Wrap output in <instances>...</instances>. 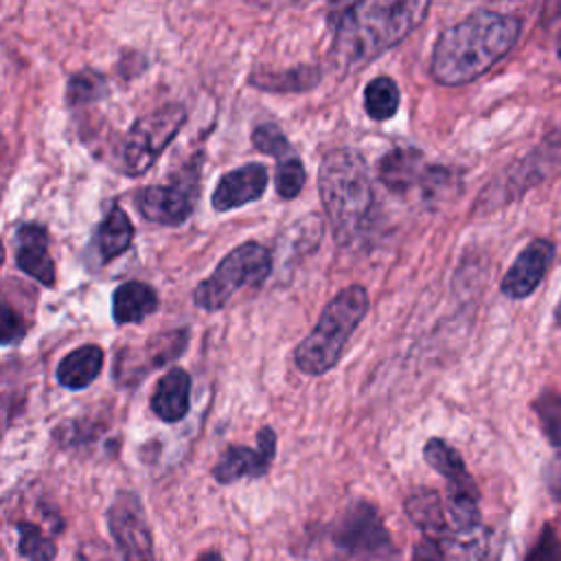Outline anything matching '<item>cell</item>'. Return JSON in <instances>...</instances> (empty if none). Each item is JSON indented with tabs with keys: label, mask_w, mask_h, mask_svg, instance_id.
<instances>
[{
	"label": "cell",
	"mask_w": 561,
	"mask_h": 561,
	"mask_svg": "<svg viewBox=\"0 0 561 561\" xmlns=\"http://www.w3.org/2000/svg\"><path fill=\"white\" fill-rule=\"evenodd\" d=\"M517 15L478 9L445 28L432 53V75L438 83L462 85L495 66L517 42Z\"/></svg>",
	"instance_id": "obj_1"
},
{
	"label": "cell",
	"mask_w": 561,
	"mask_h": 561,
	"mask_svg": "<svg viewBox=\"0 0 561 561\" xmlns=\"http://www.w3.org/2000/svg\"><path fill=\"white\" fill-rule=\"evenodd\" d=\"M427 9L425 0H368L342 7L333 15V57L344 68L375 59L416 28Z\"/></svg>",
	"instance_id": "obj_2"
},
{
	"label": "cell",
	"mask_w": 561,
	"mask_h": 561,
	"mask_svg": "<svg viewBox=\"0 0 561 561\" xmlns=\"http://www.w3.org/2000/svg\"><path fill=\"white\" fill-rule=\"evenodd\" d=\"M318 180L320 199L337 241H351L362 230L373 206V184L362 153L348 147L327 153Z\"/></svg>",
	"instance_id": "obj_3"
},
{
	"label": "cell",
	"mask_w": 561,
	"mask_h": 561,
	"mask_svg": "<svg viewBox=\"0 0 561 561\" xmlns=\"http://www.w3.org/2000/svg\"><path fill=\"white\" fill-rule=\"evenodd\" d=\"M368 311V294L362 285L340 289L322 309L311 333L296 346L294 362L305 375H322L331 370L357 324Z\"/></svg>",
	"instance_id": "obj_4"
},
{
	"label": "cell",
	"mask_w": 561,
	"mask_h": 561,
	"mask_svg": "<svg viewBox=\"0 0 561 561\" xmlns=\"http://www.w3.org/2000/svg\"><path fill=\"white\" fill-rule=\"evenodd\" d=\"M270 250L256 241L241 243L234 250H230L221 259L217 270L195 287L193 302L204 311H217L234 296V291H239L245 285L263 283L270 276Z\"/></svg>",
	"instance_id": "obj_5"
},
{
	"label": "cell",
	"mask_w": 561,
	"mask_h": 561,
	"mask_svg": "<svg viewBox=\"0 0 561 561\" xmlns=\"http://www.w3.org/2000/svg\"><path fill=\"white\" fill-rule=\"evenodd\" d=\"M186 121V110L178 103L153 110L134 121L121 145V171L129 178L142 175L164 147L175 138Z\"/></svg>",
	"instance_id": "obj_6"
},
{
	"label": "cell",
	"mask_w": 561,
	"mask_h": 561,
	"mask_svg": "<svg viewBox=\"0 0 561 561\" xmlns=\"http://www.w3.org/2000/svg\"><path fill=\"white\" fill-rule=\"evenodd\" d=\"M107 528L118 548L121 561H156L151 528L136 493H116L107 508Z\"/></svg>",
	"instance_id": "obj_7"
},
{
	"label": "cell",
	"mask_w": 561,
	"mask_h": 561,
	"mask_svg": "<svg viewBox=\"0 0 561 561\" xmlns=\"http://www.w3.org/2000/svg\"><path fill=\"white\" fill-rule=\"evenodd\" d=\"M333 543L351 557H383L390 552V535L377 515L366 504H353L333 530Z\"/></svg>",
	"instance_id": "obj_8"
},
{
	"label": "cell",
	"mask_w": 561,
	"mask_h": 561,
	"mask_svg": "<svg viewBox=\"0 0 561 561\" xmlns=\"http://www.w3.org/2000/svg\"><path fill=\"white\" fill-rule=\"evenodd\" d=\"M186 342H188L186 331H169V333L147 340L142 344V348H123L114 362V379L125 386L136 383L138 379H142L147 375L145 359H149V366L153 370V368L175 359L184 351Z\"/></svg>",
	"instance_id": "obj_9"
},
{
	"label": "cell",
	"mask_w": 561,
	"mask_h": 561,
	"mask_svg": "<svg viewBox=\"0 0 561 561\" xmlns=\"http://www.w3.org/2000/svg\"><path fill=\"white\" fill-rule=\"evenodd\" d=\"M276 454V434L272 427H261L256 434V447L232 445L228 447L217 465L213 467V476L221 484L237 482L241 478H261L267 473Z\"/></svg>",
	"instance_id": "obj_10"
},
{
	"label": "cell",
	"mask_w": 561,
	"mask_h": 561,
	"mask_svg": "<svg viewBox=\"0 0 561 561\" xmlns=\"http://www.w3.org/2000/svg\"><path fill=\"white\" fill-rule=\"evenodd\" d=\"M136 206L140 215L153 224L180 226L193 213L195 193L193 186L182 180L171 184H153L138 191Z\"/></svg>",
	"instance_id": "obj_11"
},
{
	"label": "cell",
	"mask_w": 561,
	"mask_h": 561,
	"mask_svg": "<svg viewBox=\"0 0 561 561\" xmlns=\"http://www.w3.org/2000/svg\"><path fill=\"white\" fill-rule=\"evenodd\" d=\"M552 256H554V245L550 241L546 239L530 241L504 274L502 294L513 300H522L530 296L543 280L552 263Z\"/></svg>",
	"instance_id": "obj_12"
},
{
	"label": "cell",
	"mask_w": 561,
	"mask_h": 561,
	"mask_svg": "<svg viewBox=\"0 0 561 561\" xmlns=\"http://www.w3.org/2000/svg\"><path fill=\"white\" fill-rule=\"evenodd\" d=\"M267 186V169L261 162L243 164L221 175L213 193V208L219 213L234 210L263 195Z\"/></svg>",
	"instance_id": "obj_13"
},
{
	"label": "cell",
	"mask_w": 561,
	"mask_h": 561,
	"mask_svg": "<svg viewBox=\"0 0 561 561\" xmlns=\"http://www.w3.org/2000/svg\"><path fill=\"white\" fill-rule=\"evenodd\" d=\"M15 265L44 287L55 285V265L48 254V232L39 224H24L15 232Z\"/></svg>",
	"instance_id": "obj_14"
},
{
	"label": "cell",
	"mask_w": 561,
	"mask_h": 561,
	"mask_svg": "<svg viewBox=\"0 0 561 561\" xmlns=\"http://www.w3.org/2000/svg\"><path fill=\"white\" fill-rule=\"evenodd\" d=\"M191 408V377L184 368H169L151 394V410L164 423H178Z\"/></svg>",
	"instance_id": "obj_15"
},
{
	"label": "cell",
	"mask_w": 561,
	"mask_h": 561,
	"mask_svg": "<svg viewBox=\"0 0 561 561\" xmlns=\"http://www.w3.org/2000/svg\"><path fill=\"white\" fill-rule=\"evenodd\" d=\"M427 465L447 482V495H478L476 482L469 476L460 454L443 438H430L423 447Z\"/></svg>",
	"instance_id": "obj_16"
},
{
	"label": "cell",
	"mask_w": 561,
	"mask_h": 561,
	"mask_svg": "<svg viewBox=\"0 0 561 561\" xmlns=\"http://www.w3.org/2000/svg\"><path fill=\"white\" fill-rule=\"evenodd\" d=\"M405 513L430 541H443L451 537L449 524H447V511L436 491L419 489L412 495H408Z\"/></svg>",
	"instance_id": "obj_17"
},
{
	"label": "cell",
	"mask_w": 561,
	"mask_h": 561,
	"mask_svg": "<svg viewBox=\"0 0 561 561\" xmlns=\"http://www.w3.org/2000/svg\"><path fill=\"white\" fill-rule=\"evenodd\" d=\"M158 309V294L142 280H127L112 296V316L116 324H134Z\"/></svg>",
	"instance_id": "obj_18"
},
{
	"label": "cell",
	"mask_w": 561,
	"mask_h": 561,
	"mask_svg": "<svg viewBox=\"0 0 561 561\" xmlns=\"http://www.w3.org/2000/svg\"><path fill=\"white\" fill-rule=\"evenodd\" d=\"M423 178V153L414 147H394L379 160V180L394 193L408 191Z\"/></svg>",
	"instance_id": "obj_19"
},
{
	"label": "cell",
	"mask_w": 561,
	"mask_h": 561,
	"mask_svg": "<svg viewBox=\"0 0 561 561\" xmlns=\"http://www.w3.org/2000/svg\"><path fill=\"white\" fill-rule=\"evenodd\" d=\"M103 366V348L96 344H83L70 351L57 364V381L68 390H83L90 386Z\"/></svg>",
	"instance_id": "obj_20"
},
{
	"label": "cell",
	"mask_w": 561,
	"mask_h": 561,
	"mask_svg": "<svg viewBox=\"0 0 561 561\" xmlns=\"http://www.w3.org/2000/svg\"><path fill=\"white\" fill-rule=\"evenodd\" d=\"M535 412L541 421V427L552 447V460L548 467V486L554 497L561 502V397L559 394H543L535 401Z\"/></svg>",
	"instance_id": "obj_21"
},
{
	"label": "cell",
	"mask_w": 561,
	"mask_h": 561,
	"mask_svg": "<svg viewBox=\"0 0 561 561\" xmlns=\"http://www.w3.org/2000/svg\"><path fill=\"white\" fill-rule=\"evenodd\" d=\"M134 239V226L129 215L121 206H112L103 221L99 224L94 245L99 250V256L103 263H110L118 254L127 252Z\"/></svg>",
	"instance_id": "obj_22"
},
{
	"label": "cell",
	"mask_w": 561,
	"mask_h": 561,
	"mask_svg": "<svg viewBox=\"0 0 561 561\" xmlns=\"http://www.w3.org/2000/svg\"><path fill=\"white\" fill-rule=\"evenodd\" d=\"M364 107L373 121H388L399 110V88L397 83L381 75L368 81L364 88Z\"/></svg>",
	"instance_id": "obj_23"
},
{
	"label": "cell",
	"mask_w": 561,
	"mask_h": 561,
	"mask_svg": "<svg viewBox=\"0 0 561 561\" xmlns=\"http://www.w3.org/2000/svg\"><path fill=\"white\" fill-rule=\"evenodd\" d=\"M320 81L318 68H291L283 72H261L252 75L250 83L263 88V90H309Z\"/></svg>",
	"instance_id": "obj_24"
},
{
	"label": "cell",
	"mask_w": 561,
	"mask_h": 561,
	"mask_svg": "<svg viewBox=\"0 0 561 561\" xmlns=\"http://www.w3.org/2000/svg\"><path fill=\"white\" fill-rule=\"evenodd\" d=\"M18 552L26 561H53L55 559V541L50 535L42 530V526L33 522H18Z\"/></svg>",
	"instance_id": "obj_25"
},
{
	"label": "cell",
	"mask_w": 561,
	"mask_h": 561,
	"mask_svg": "<svg viewBox=\"0 0 561 561\" xmlns=\"http://www.w3.org/2000/svg\"><path fill=\"white\" fill-rule=\"evenodd\" d=\"M105 94V79L94 70H83L70 77L68 81V103L81 105L92 103Z\"/></svg>",
	"instance_id": "obj_26"
},
{
	"label": "cell",
	"mask_w": 561,
	"mask_h": 561,
	"mask_svg": "<svg viewBox=\"0 0 561 561\" xmlns=\"http://www.w3.org/2000/svg\"><path fill=\"white\" fill-rule=\"evenodd\" d=\"M305 180L307 171L298 156H289L276 164V193L283 199H294L302 191Z\"/></svg>",
	"instance_id": "obj_27"
},
{
	"label": "cell",
	"mask_w": 561,
	"mask_h": 561,
	"mask_svg": "<svg viewBox=\"0 0 561 561\" xmlns=\"http://www.w3.org/2000/svg\"><path fill=\"white\" fill-rule=\"evenodd\" d=\"M252 145L267 156H274L278 162L294 156L291 153V145L287 140V136L280 131L278 125L274 123H261L254 131H252Z\"/></svg>",
	"instance_id": "obj_28"
},
{
	"label": "cell",
	"mask_w": 561,
	"mask_h": 561,
	"mask_svg": "<svg viewBox=\"0 0 561 561\" xmlns=\"http://www.w3.org/2000/svg\"><path fill=\"white\" fill-rule=\"evenodd\" d=\"M526 561H561V541L552 526H543L539 539L530 548Z\"/></svg>",
	"instance_id": "obj_29"
},
{
	"label": "cell",
	"mask_w": 561,
	"mask_h": 561,
	"mask_svg": "<svg viewBox=\"0 0 561 561\" xmlns=\"http://www.w3.org/2000/svg\"><path fill=\"white\" fill-rule=\"evenodd\" d=\"M24 335V324L20 316L4 302L2 307V344L18 342Z\"/></svg>",
	"instance_id": "obj_30"
},
{
	"label": "cell",
	"mask_w": 561,
	"mask_h": 561,
	"mask_svg": "<svg viewBox=\"0 0 561 561\" xmlns=\"http://www.w3.org/2000/svg\"><path fill=\"white\" fill-rule=\"evenodd\" d=\"M75 561H121V559H116L107 546L90 541V543L79 546Z\"/></svg>",
	"instance_id": "obj_31"
},
{
	"label": "cell",
	"mask_w": 561,
	"mask_h": 561,
	"mask_svg": "<svg viewBox=\"0 0 561 561\" xmlns=\"http://www.w3.org/2000/svg\"><path fill=\"white\" fill-rule=\"evenodd\" d=\"M197 561H224V559H221V557H219V554H217V552H213V550H208V552H204V554H202V557H199V559H197Z\"/></svg>",
	"instance_id": "obj_32"
},
{
	"label": "cell",
	"mask_w": 561,
	"mask_h": 561,
	"mask_svg": "<svg viewBox=\"0 0 561 561\" xmlns=\"http://www.w3.org/2000/svg\"><path fill=\"white\" fill-rule=\"evenodd\" d=\"M554 322L561 327V296H559V302L554 307Z\"/></svg>",
	"instance_id": "obj_33"
},
{
	"label": "cell",
	"mask_w": 561,
	"mask_h": 561,
	"mask_svg": "<svg viewBox=\"0 0 561 561\" xmlns=\"http://www.w3.org/2000/svg\"><path fill=\"white\" fill-rule=\"evenodd\" d=\"M557 50H559V59H561V31H559V37H557Z\"/></svg>",
	"instance_id": "obj_34"
}]
</instances>
